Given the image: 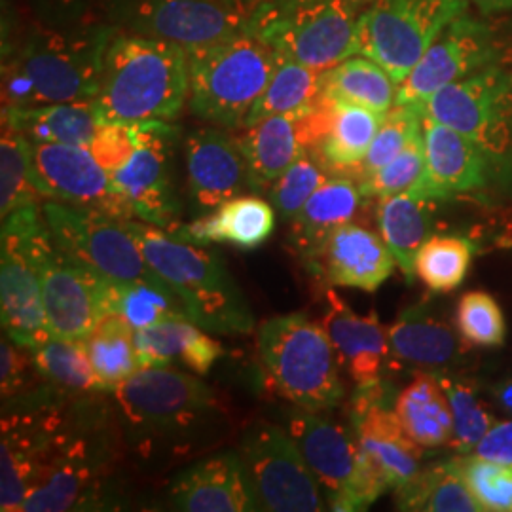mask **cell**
I'll return each instance as SVG.
<instances>
[{"mask_svg": "<svg viewBox=\"0 0 512 512\" xmlns=\"http://www.w3.org/2000/svg\"><path fill=\"white\" fill-rule=\"evenodd\" d=\"M116 29L93 18L76 25L29 27L2 48V107L31 109L93 101Z\"/></svg>", "mask_w": 512, "mask_h": 512, "instance_id": "obj_1", "label": "cell"}, {"mask_svg": "<svg viewBox=\"0 0 512 512\" xmlns=\"http://www.w3.org/2000/svg\"><path fill=\"white\" fill-rule=\"evenodd\" d=\"M112 395L129 444H135L143 458L192 452L222 420L215 391L196 374L173 366L139 368Z\"/></svg>", "mask_w": 512, "mask_h": 512, "instance_id": "obj_2", "label": "cell"}, {"mask_svg": "<svg viewBox=\"0 0 512 512\" xmlns=\"http://www.w3.org/2000/svg\"><path fill=\"white\" fill-rule=\"evenodd\" d=\"M188 92L186 50L116 31L93 103L103 124L173 122L188 103Z\"/></svg>", "mask_w": 512, "mask_h": 512, "instance_id": "obj_3", "label": "cell"}, {"mask_svg": "<svg viewBox=\"0 0 512 512\" xmlns=\"http://www.w3.org/2000/svg\"><path fill=\"white\" fill-rule=\"evenodd\" d=\"M150 268L179 294L192 323L213 334H249L255 315L217 253L143 220H124Z\"/></svg>", "mask_w": 512, "mask_h": 512, "instance_id": "obj_4", "label": "cell"}, {"mask_svg": "<svg viewBox=\"0 0 512 512\" xmlns=\"http://www.w3.org/2000/svg\"><path fill=\"white\" fill-rule=\"evenodd\" d=\"M266 382L298 408L325 412L342 404L344 384L329 332L306 313L277 315L256 336Z\"/></svg>", "mask_w": 512, "mask_h": 512, "instance_id": "obj_5", "label": "cell"}, {"mask_svg": "<svg viewBox=\"0 0 512 512\" xmlns=\"http://www.w3.org/2000/svg\"><path fill=\"white\" fill-rule=\"evenodd\" d=\"M186 54L190 110L213 126L243 128L274 76L279 59L274 48L243 29Z\"/></svg>", "mask_w": 512, "mask_h": 512, "instance_id": "obj_6", "label": "cell"}, {"mask_svg": "<svg viewBox=\"0 0 512 512\" xmlns=\"http://www.w3.org/2000/svg\"><path fill=\"white\" fill-rule=\"evenodd\" d=\"M359 16L349 0H268L247 16L245 29L315 71L359 54Z\"/></svg>", "mask_w": 512, "mask_h": 512, "instance_id": "obj_7", "label": "cell"}, {"mask_svg": "<svg viewBox=\"0 0 512 512\" xmlns=\"http://www.w3.org/2000/svg\"><path fill=\"white\" fill-rule=\"evenodd\" d=\"M6 219L18 226L35 256L50 334L86 340L105 315L107 279L93 274L57 245L42 215V205L21 207Z\"/></svg>", "mask_w": 512, "mask_h": 512, "instance_id": "obj_8", "label": "cell"}, {"mask_svg": "<svg viewBox=\"0 0 512 512\" xmlns=\"http://www.w3.org/2000/svg\"><path fill=\"white\" fill-rule=\"evenodd\" d=\"M423 116L458 129L480 148L512 203V69L492 65L427 99Z\"/></svg>", "mask_w": 512, "mask_h": 512, "instance_id": "obj_9", "label": "cell"}, {"mask_svg": "<svg viewBox=\"0 0 512 512\" xmlns=\"http://www.w3.org/2000/svg\"><path fill=\"white\" fill-rule=\"evenodd\" d=\"M287 431L327 492L330 511H365L387 492L353 429L296 406Z\"/></svg>", "mask_w": 512, "mask_h": 512, "instance_id": "obj_10", "label": "cell"}, {"mask_svg": "<svg viewBox=\"0 0 512 512\" xmlns=\"http://www.w3.org/2000/svg\"><path fill=\"white\" fill-rule=\"evenodd\" d=\"M469 0H374L359 16V54L378 61L397 86Z\"/></svg>", "mask_w": 512, "mask_h": 512, "instance_id": "obj_11", "label": "cell"}, {"mask_svg": "<svg viewBox=\"0 0 512 512\" xmlns=\"http://www.w3.org/2000/svg\"><path fill=\"white\" fill-rule=\"evenodd\" d=\"M76 410L52 452L35 475L21 512H63L90 509L109 475L107 439Z\"/></svg>", "mask_w": 512, "mask_h": 512, "instance_id": "obj_12", "label": "cell"}, {"mask_svg": "<svg viewBox=\"0 0 512 512\" xmlns=\"http://www.w3.org/2000/svg\"><path fill=\"white\" fill-rule=\"evenodd\" d=\"M238 452L256 511L319 512L329 509L323 486L287 429L260 421L245 431Z\"/></svg>", "mask_w": 512, "mask_h": 512, "instance_id": "obj_13", "label": "cell"}, {"mask_svg": "<svg viewBox=\"0 0 512 512\" xmlns=\"http://www.w3.org/2000/svg\"><path fill=\"white\" fill-rule=\"evenodd\" d=\"M42 215L57 245L93 274L110 281L169 287L150 268L124 220L54 200L42 203Z\"/></svg>", "mask_w": 512, "mask_h": 512, "instance_id": "obj_14", "label": "cell"}, {"mask_svg": "<svg viewBox=\"0 0 512 512\" xmlns=\"http://www.w3.org/2000/svg\"><path fill=\"white\" fill-rule=\"evenodd\" d=\"M97 18L118 33L164 40L186 52L234 37L247 25L220 0H99Z\"/></svg>", "mask_w": 512, "mask_h": 512, "instance_id": "obj_15", "label": "cell"}, {"mask_svg": "<svg viewBox=\"0 0 512 512\" xmlns=\"http://www.w3.org/2000/svg\"><path fill=\"white\" fill-rule=\"evenodd\" d=\"M425 171L412 190L418 196L437 202H476L497 207L507 202L503 183L486 154L475 143L423 116Z\"/></svg>", "mask_w": 512, "mask_h": 512, "instance_id": "obj_16", "label": "cell"}, {"mask_svg": "<svg viewBox=\"0 0 512 512\" xmlns=\"http://www.w3.org/2000/svg\"><path fill=\"white\" fill-rule=\"evenodd\" d=\"M501 63L495 31L467 14L442 29L416 67L397 86L395 105L421 107L442 88Z\"/></svg>", "mask_w": 512, "mask_h": 512, "instance_id": "obj_17", "label": "cell"}, {"mask_svg": "<svg viewBox=\"0 0 512 512\" xmlns=\"http://www.w3.org/2000/svg\"><path fill=\"white\" fill-rule=\"evenodd\" d=\"M171 122L137 124V148L128 164L110 173L114 188L122 194L133 219L158 226L173 234L181 224V202L175 192L171 160L177 139Z\"/></svg>", "mask_w": 512, "mask_h": 512, "instance_id": "obj_18", "label": "cell"}, {"mask_svg": "<svg viewBox=\"0 0 512 512\" xmlns=\"http://www.w3.org/2000/svg\"><path fill=\"white\" fill-rule=\"evenodd\" d=\"M33 175L44 202L54 200L114 219H133L131 207L114 188L109 171L88 147L33 143Z\"/></svg>", "mask_w": 512, "mask_h": 512, "instance_id": "obj_19", "label": "cell"}, {"mask_svg": "<svg viewBox=\"0 0 512 512\" xmlns=\"http://www.w3.org/2000/svg\"><path fill=\"white\" fill-rule=\"evenodd\" d=\"M385 397L384 382L357 385L349 416L366 461L387 490H397L418 475L425 448L408 437Z\"/></svg>", "mask_w": 512, "mask_h": 512, "instance_id": "obj_20", "label": "cell"}, {"mask_svg": "<svg viewBox=\"0 0 512 512\" xmlns=\"http://www.w3.org/2000/svg\"><path fill=\"white\" fill-rule=\"evenodd\" d=\"M0 304L2 329L14 342L35 349L52 338L35 256L10 219L2 220Z\"/></svg>", "mask_w": 512, "mask_h": 512, "instance_id": "obj_21", "label": "cell"}, {"mask_svg": "<svg viewBox=\"0 0 512 512\" xmlns=\"http://www.w3.org/2000/svg\"><path fill=\"white\" fill-rule=\"evenodd\" d=\"M382 120L384 114L380 112L321 95L315 107L304 116L308 150L330 173L355 179Z\"/></svg>", "mask_w": 512, "mask_h": 512, "instance_id": "obj_22", "label": "cell"}, {"mask_svg": "<svg viewBox=\"0 0 512 512\" xmlns=\"http://www.w3.org/2000/svg\"><path fill=\"white\" fill-rule=\"evenodd\" d=\"M395 264L380 234L349 222L330 234L310 268L330 287L374 293L391 277Z\"/></svg>", "mask_w": 512, "mask_h": 512, "instance_id": "obj_23", "label": "cell"}, {"mask_svg": "<svg viewBox=\"0 0 512 512\" xmlns=\"http://www.w3.org/2000/svg\"><path fill=\"white\" fill-rule=\"evenodd\" d=\"M188 188L200 209H217L249 186L247 164L232 139L219 128H200L184 141Z\"/></svg>", "mask_w": 512, "mask_h": 512, "instance_id": "obj_24", "label": "cell"}, {"mask_svg": "<svg viewBox=\"0 0 512 512\" xmlns=\"http://www.w3.org/2000/svg\"><path fill=\"white\" fill-rule=\"evenodd\" d=\"M456 329L429 306H410L387 329L389 357L423 372H452L473 351Z\"/></svg>", "mask_w": 512, "mask_h": 512, "instance_id": "obj_25", "label": "cell"}, {"mask_svg": "<svg viewBox=\"0 0 512 512\" xmlns=\"http://www.w3.org/2000/svg\"><path fill=\"white\" fill-rule=\"evenodd\" d=\"M177 511H256L239 452H220L192 463L169 488Z\"/></svg>", "mask_w": 512, "mask_h": 512, "instance_id": "obj_26", "label": "cell"}, {"mask_svg": "<svg viewBox=\"0 0 512 512\" xmlns=\"http://www.w3.org/2000/svg\"><path fill=\"white\" fill-rule=\"evenodd\" d=\"M321 325L329 332L338 363L355 384L382 382V370L389 359V338L376 311L359 315L338 294L329 291Z\"/></svg>", "mask_w": 512, "mask_h": 512, "instance_id": "obj_27", "label": "cell"}, {"mask_svg": "<svg viewBox=\"0 0 512 512\" xmlns=\"http://www.w3.org/2000/svg\"><path fill=\"white\" fill-rule=\"evenodd\" d=\"M304 116L306 112L275 114L243 128L245 131L239 135L238 145L247 164L251 190H270L272 184L308 150Z\"/></svg>", "mask_w": 512, "mask_h": 512, "instance_id": "obj_28", "label": "cell"}, {"mask_svg": "<svg viewBox=\"0 0 512 512\" xmlns=\"http://www.w3.org/2000/svg\"><path fill=\"white\" fill-rule=\"evenodd\" d=\"M274 207L258 196H236L213 209L211 215L181 224L171 236L209 247L228 243L243 251L258 249L274 234Z\"/></svg>", "mask_w": 512, "mask_h": 512, "instance_id": "obj_29", "label": "cell"}, {"mask_svg": "<svg viewBox=\"0 0 512 512\" xmlns=\"http://www.w3.org/2000/svg\"><path fill=\"white\" fill-rule=\"evenodd\" d=\"M363 202L365 196L353 177H329L291 220L289 239L296 255L310 264L332 232L353 222Z\"/></svg>", "mask_w": 512, "mask_h": 512, "instance_id": "obj_30", "label": "cell"}, {"mask_svg": "<svg viewBox=\"0 0 512 512\" xmlns=\"http://www.w3.org/2000/svg\"><path fill=\"white\" fill-rule=\"evenodd\" d=\"M376 220L380 236L395 258L404 277H416L414 264L421 245L435 232V211L440 202L401 192L376 200Z\"/></svg>", "mask_w": 512, "mask_h": 512, "instance_id": "obj_31", "label": "cell"}, {"mask_svg": "<svg viewBox=\"0 0 512 512\" xmlns=\"http://www.w3.org/2000/svg\"><path fill=\"white\" fill-rule=\"evenodd\" d=\"M2 124L18 129L31 143L90 147L103 122L93 101H74L31 109L2 107Z\"/></svg>", "mask_w": 512, "mask_h": 512, "instance_id": "obj_32", "label": "cell"}, {"mask_svg": "<svg viewBox=\"0 0 512 512\" xmlns=\"http://www.w3.org/2000/svg\"><path fill=\"white\" fill-rule=\"evenodd\" d=\"M395 412L408 437L421 448L452 444L454 414L437 374L416 370L414 380L397 397Z\"/></svg>", "mask_w": 512, "mask_h": 512, "instance_id": "obj_33", "label": "cell"}, {"mask_svg": "<svg viewBox=\"0 0 512 512\" xmlns=\"http://www.w3.org/2000/svg\"><path fill=\"white\" fill-rule=\"evenodd\" d=\"M395 509L414 512H478L480 503L469 490L458 458L444 459L420 469L395 490Z\"/></svg>", "mask_w": 512, "mask_h": 512, "instance_id": "obj_34", "label": "cell"}, {"mask_svg": "<svg viewBox=\"0 0 512 512\" xmlns=\"http://www.w3.org/2000/svg\"><path fill=\"white\" fill-rule=\"evenodd\" d=\"M323 95L385 114L395 107L397 82L378 61L355 54L323 73Z\"/></svg>", "mask_w": 512, "mask_h": 512, "instance_id": "obj_35", "label": "cell"}, {"mask_svg": "<svg viewBox=\"0 0 512 512\" xmlns=\"http://www.w3.org/2000/svg\"><path fill=\"white\" fill-rule=\"evenodd\" d=\"M323 73L325 71H315L279 55L274 76L249 112L243 128H249L275 114L308 112L313 109L323 95Z\"/></svg>", "mask_w": 512, "mask_h": 512, "instance_id": "obj_36", "label": "cell"}, {"mask_svg": "<svg viewBox=\"0 0 512 512\" xmlns=\"http://www.w3.org/2000/svg\"><path fill=\"white\" fill-rule=\"evenodd\" d=\"M84 342L103 391L112 393L139 370L135 329L120 313H105Z\"/></svg>", "mask_w": 512, "mask_h": 512, "instance_id": "obj_37", "label": "cell"}, {"mask_svg": "<svg viewBox=\"0 0 512 512\" xmlns=\"http://www.w3.org/2000/svg\"><path fill=\"white\" fill-rule=\"evenodd\" d=\"M105 313H120L135 330L169 319H190L183 300L171 287L110 279L105 285Z\"/></svg>", "mask_w": 512, "mask_h": 512, "instance_id": "obj_38", "label": "cell"}, {"mask_svg": "<svg viewBox=\"0 0 512 512\" xmlns=\"http://www.w3.org/2000/svg\"><path fill=\"white\" fill-rule=\"evenodd\" d=\"M31 351L38 376L48 384L73 395L103 391L84 340L52 336Z\"/></svg>", "mask_w": 512, "mask_h": 512, "instance_id": "obj_39", "label": "cell"}, {"mask_svg": "<svg viewBox=\"0 0 512 512\" xmlns=\"http://www.w3.org/2000/svg\"><path fill=\"white\" fill-rule=\"evenodd\" d=\"M33 175V143L18 129L2 124L0 139V215L6 219L27 205H42Z\"/></svg>", "mask_w": 512, "mask_h": 512, "instance_id": "obj_40", "label": "cell"}, {"mask_svg": "<svg viewBox=\"0 0 512 512\" xmlns=\"http://www.w3.org/2000/svg\"><path fill=\"white\" fill-rule=\"evenodd\" d=\"M475 255V243L461 236H431L421 245L414 272L433 293H452L465 281Z\"/></svg>", "mask_w": 512, "mask_h": 512, "instance_id": "obj_41", "label": "cell"}, {"mask_svg": "<svg viewBox=\"0 0 512 512\" xmlns=\"http://www.w3.org/2000/svg\"><path fill=\"white\" fill-rule=\"evenodd\" d=\"M437 378L446 391L454 414V439L450 448L458 454H471L497 420L488 404L480 399L473 382L454 372H439Z\"/></svg>", "mask_w": 512, "mask_h": 512, "instance_id": "obj_42", "label": "cell"}, {"mask_svg": "<svg viewBox=\"0 0 512 512\" xmlns=\"http://www.w3.org/2000/svg\"><path fill=\"white\" fill-rule=\"evenodd\" d=\"M421 129L423 114L418 107L395 105L389 112H385L382 126L368 148L365 162L357 169L355 181L359 183L361 179L376 173L391 160H395L404 148L412 143V139L420 135Z\"/></svg>", "mask_w": 512, "mask_h": 512, "instance_id": "obj_43", "label": "cell"}, {"mask_svg": "<svg viewBox=\"0 0 512 512\" xmlns=\"http://www.w3.org/2000/svg\"><path fill=\"white\" fill-rule=\"evenodd\" d=\"M456 327L461 338L473 348H499L507 338L503 310L486 291H471L459 298Z\"/></svg>", "mask_w": 512, "mask_h": 512, "instance_id": "obj_44", "label": "cell"}, {"mask_svg": "<svg viewBox=\"0 0 512 512\" xmlns=\"http://www.w3.org/2000/svg\"><path fill=\"white\" fill-rule=\"evenodd\" d=\"M330 177L323 162L306 150L270 188V200L281 219L291 222L315 190Z\"/></svg>", "mask_w": 512, "mask_h": 512, "instance_id": "obj_45", "label": "cell"}, {"mask_svg": "<svg viewBox=\"0 0 512 512\" xmlns=\"http://www.w3.org/2000/svg\"><path fill=\"white\" fill-rule=\"evenodd\" d=\"M198 330L190 319H169L135 330V355L139 368L183 363L188 344Z\"/></svg>", "mask_w": 512, "mask_h": 512, "instance_id": "obj_46", "label": "cell"}, {"mask_svg": "<svg viewBox=\"0 0 512 512\" xmlns=\"http://www.w3.org/2000/svg\"><path fill=\"white\" fill-rule=\"evenodd\" d=\"M459 469L482 512L512 511V463L459 454Z\"/></svg>", "mask_w": 512, "mask_h": 512, "instance_id": "obj_47", "label": "cell"}, {"mask_svg": "<svg viewBox=\"0 0 512 512\" xmlns=\"http://www.w3.org/2000/svg\"><path fill=\"white\" fill-rule=\"evenodd\" d=\"M425 171V147H423V129L420 135L389 164L378 169L359 181L365 200H380L385 196H395L412 190L420 183Z\"/></svg>", "mask_w": 512, "mask_h": 512, "instance_id": "obj_48", "label": "cell"}, {"mask_svg": "<svg viewBox=\"0 0 512 512\" xmlns=\"http://www.w3.org/2000/svg\"><path fill=\"white\" fill-rule=\"evenodd\" d=\"M37 366L33 361V351L10 336H2L0 342V391L2 401H10L33 389V374Z\"/></svg>", "mask_w": 512, "mask_h": 512, "instance_id": "obj_49", "label": "cell"}, {"mask_svg": "<svg viewBox=\"0 0 512 512\" xmlns=\"http://www.w3.org/2000/svg\"><path fill=\"white\" fill-rule=\"evenodd\" d=\"M88 148L105 171L114 173L137 148V124H101Z\"/></svg>", "mask_w": 512, "mask_h": 512, "instance_id": "obj_50", "label": "cell"}, {"mask_svg": "<svg viewBox=\"0 0 512 512\" xmlns=\"http://www.w3.org/2000/svg\"><path fill=\"white\" fill-rule=\"evenodd\" d=\"M29 14L44 25H76L97 18L99 0H23Z\"/></svg>", "mask_w": 512, "mask_h": 512, "instance_id": "obj_51", "label": "cell"}, {"mask_svg": "<svg viewBox=\"0 0 512 512\" xmlns=\"http://www.w3.org/2000/svg\"><path fill=\"white\" fill-rule=\"evenodd\" d=\"M222 353H224V348L220 346L219 342L215 338H211L209 334H205L202 327H198L188 344L186 353H184L183 365L190 368L194 374L203 376L215 366V363L222 357Z\"/></svg>", "mask_w": 512, "mask_h": 512, "instance_id": "obj_52", "label": "cell"}, {"mask_svg": "<svg viewBox=\"0 0 512 512\" xmlns=\"http://www.w3.org/2000/svg\"><path fill=\"white\" fill-rule=\"evenodd\" d=\"M471 454L499 463H512V420L495 421Z\"/></svg>", "mask_w": 512, "mask_h": 512, "instance_id": "obj_53", "label": "cell"}, {"mask_svg": "<svg viewBox=\"0 0 512 512\" xmlns=\"http://www.w3.org/2000/svg\"><path fill=\"white\" fill-rule=\"evenodd\" d=\"M492 399L503 412L512 416V374L503 378V380H499L492 387Z\"/></svg>", "mask_w": 512, "mask_h": 512, "instance_id": "obj_54", "label": "cell"}, {"mask_svg": "<svg viewBox=\"0 0 512 512\" xmlns=\"http://www.w3.org/2000/svg\"><path fill=\"white\" fill-rule=\"evenodd\" d=\"M220 2L226 4L228 8H232L234 12H238V14L247 18L260 4H264V2H268V0H220Z\"/></svg>", "mask_w": 512, "mask_h": 512, "instance_id": "obj_55", "label": "cell"}, {"mask_svg": "<svg viewBox=\"0 0 512 512\" xmlns=\"http://www.w3.org/2000/svg\"><path fill=\"white\" fill-rule=\"evenodd\" d=\"M473 2L484 14H497L512 8V0H473Z\"/></svg>", "mask_w": 512, "mask_h": 512, "instance_id": "obj_56", "label": "cell"}, {"mask_svg": "<svg viewBox=\"0 0 512 512\" xmlns=\"http://www.w3.org/2000/svg\"><path fill=\"white\" fill-rule=\"evenodd\" d=\"M497 245L501 247H512V207L507 215V219L503 222V228L499 232V239H497Z\"/></svg>", "mask_w": 512, "mask_h": 512, "instance_id": "obj_57", "label": "cell"}, {"mask_svg": "<svg viewBox=\"0 0 512 512\" xmlns=\"http://www.w3.org/2000/svg\"><path fill=\"white\" fill-rule=\"evenodd\" d=\"M349 2H351V4H353L357 10H359V12H363L366 6H370L374 0H349Z\"/></svg>", "mask_w": 512, "mask_h": 512, "instance_id": "obj_58", "label": "cell"}]
</instances>
